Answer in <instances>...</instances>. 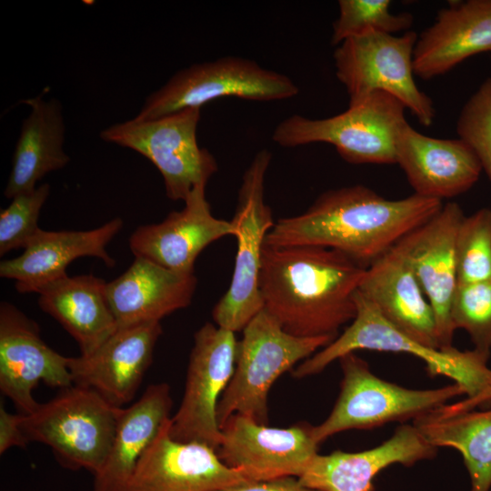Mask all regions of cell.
<instances>
[{
	"instance_id": "6da1fadb",
	"label": "cell",
	"mask_w": 491,
	"mask_h": 491,
	"mask_svg": "<svg viewBox=\"0 0 491 491\" xmlns=\"http://www.w3.org/2000/svg\"><path fill=\"white\" fill-rule=\"evenodd\" d=\"M442 206L415 194L393 200L362 185L344 186L324 192L302 214L277 220L265 245L330 248L367 268Z\"/></svg>"
},
{
	"instance_id": "83f0119b",
	"label": "cell",
	"mask_w": 491,
	"mask_h": 491,
	"mask_svg": "<svg viewBox=\"0 0 491 491\" xmlns=\"http://www.w3.org/2000/svg\"><path fill=\"white\" fill-rule=\"evenodd\" d=\"M413 425L435 447H452L463 457L470 491L491 487V408L458 410L445 404L417 417Z\"/></svg>"
},
{
	"instance_id": "4316f807",
	"label": "cell",
	"mask_w": 491,
	"mask_h": 491,
	"mask_svg": "<svg viewBox=\"0 0 491 491\" xmlns=\"http://www.w3.org/2000/svg\"><path fill=\"white\" fill-rule=\"evenodd\" d=\"M23 102L31 112L23 122L4 191L11 199L33 191L46 174L65 167L70 161L64 150L65 128L59 101L37 96Z\"/></svg>"
},
{
	"instance_id": "4dcf8cb0",
	"label": "cell",
	"mask_w": 491,
	"mask_h": 491,
	"mask_svg": "<svg viewBox=\"0 0 491 491\" xmlns=\"http://www.w3.org/2000/svg\"><path fill=\"white\" fill-rule=\"evenodd\" d=\"M455 329L469 335L475 349L491 350V279L476 283H457L451 307Z\"/></svg>"
},
{
	"instance_id": "cb8c5ba5",
	"label": "cell",
	"mask_w": 491,
	"mask_h": 491,
	"mask_svg": "<svg viewBox=\"0 0 491 491\" xmlns=\"http://www.w3.org/2000/svg\"><path fill=\"white\" fill-rule=\"evenodd\" d=\"M196 284L195 273L175 272L135 257L125 273L107 282L106 296L119 328L160 322L188 306Z\"/></svg>"
},
{
	"instance_id": "836d02e7",
	"label": "cell",
	"mask_w": 491,
	"mask_h": 491,
	"mask_svg": "<svg viewBox=\"0 0 491 491\" xmlns=\"http://www.w3.org/2000/svg\"><path fill=\"white\" fill-rule=\"evenodd\" d=\"M24 415L8 412L0 406V455L14 446L25 447L29 443L23 430Z\"/></svg>"
},
{
	"instance_id": "d590c367",
	"label": "cell",
	"mask_w": 491,
	"mask_h": 491,
	"mask_svg": "<svg viewBox=\"0 0 491 491\" xmlns=\"http://www.w3.org/2000/svg\"><path fill=\"white\" fill-rule=\"evenodd\" d=\"M491 404V389L476 398H466L459 401L460 407L465 410L475 409L479 405Z\"/></svg>"
},
{
	"instance_id": "ac0fdd59",
	"label": "cell",
	"mask_w": 491,
	"mask_h": 491,
	"mask_svg": "<svg viewBox=\"0 0 491 491\" xmlns=\"http://www.w3.org/2000/svg\"><path fill=\"white\" fill-rule=\"evenodd\" d=\"M180 211L156 224L140 225L130 235L135 257H143L167 269L195 273V262L213 242L234 235L230 221L216 218L205 198V185L195 187Z\"/></svg>"
},
{
	"instance_id": "ba28073f",
	"label": "cell",
	"mask_w": 491,
	"mask_h": 491,
	"mask_svg": "<svg viewBox=\"0 0 491 491\" xmlns=\"http://www.w3.org/2000/svg\"><path fill=\"white\" fill-rule=\"evenodd\" d=\"M417 35L400 36L369 32L348 38L334 52L336 75L349 95V105L375 92L399 100L425 126L432 125L435 108L429 96L414 80L413 55Z\"/></svg>"
},
{
	"instance_id": "484cf974",
	"label": "cell",
	"mask_w": 491,
	"mask_h": 491,
	"mask_svg": "<svg viewBox=\"0 0 491 491\" xmlns=\"http://www.w3.org/2000/svg\"><path fill=\"white\" fill-rule=\"evenodd\" d=\"M172 406L170 386L158 383L121 408L109 453L94 475L93 491L126 490L141 456L170 417Z\"/></svg>"
},
{
	"instance_id": "7402d4cb",
	"label": "cell",
	"mask_w": 491,
	"mask_h": 491,
	"mask_svg": "<svg viewBox=\"0 0 491 491\" xmlns=\"http://www.w3.org/2000/svg\"><path fill=\"white\" fill-rule=\"evenodd\" d=\"M358 292L399 331L427 346L441 348L434 309L396 246L366 268Z\"/></svg>"
},
{
	"instance_id": "5b68a950",
	"label": "cell",
	"mask_w": 491,
	"mask_h": 491,
	"mask_svg": "<svg viewBox=\"0 0 491 491\" xmlns=\"http://www.w3.org/2000/svg\"><path fill=\"white\" fill-rule=\"evenodd\" d=\"M405 109L396 97L377 91L331 117L295 114L276 126L272 138L286 147L330 144L350 164H396L397 138L407 124Z\"/></svg>"
},
{
	"instance_id": "603a6c76",
	"label": "cell",
	"mask_w": 491,
	"mask_h": 491,
	"mask_svg": "<svg viewBox=\"0 0 491 491\" xmlns=\"http://www.w3.org/2000/svg\"><path fill=\"white\" fill-rule=\"evenodd\" d=\"M480 53H491V0L456 2L417 37L414 73L428 80Z\"/></svg>"
},
{
	"instance_id": "4fadbf2b",
	"label": "cell",
	"mask_w": 491,
	"mask_h": 491,
	"mask_svg": "<svg viewBox=\"0 0 491 491\" xmlns=\"http://www.w3.org/2000/svg\"><path fill=\"white\" fill-rule=\"evenodd\" d=\"M312 426L269 427L235 414L220 427L222 442L215 451L225 466L240 469L248 481L299 477L318 454Z\"/></svg>"
},
{
	"instance_id": "44dd1931",
	"label": "cell",
	"mask_w": 491,
	"mask_h": 491,
	"mask_svg": "<svg viewBox=\"0 0 491 491\" xmlns=\"http://www.w3.org/2000/svg\"><path fill=\"white\" fill-rule=\"evenodd\" d=\"M123 227V220L115 217L91 230L46 231L40 228L13 259L0 263V276L15 281L19 293H37L43 286L65 276L66 267L82 256H95L108 267H114L115 259L106 246Z\"/></svg>"
},
{
	"instance_id": "30bf717a",
	"label": "cell",
	"mask_w": 491,
	"mask_h": 491,
	"mask_svg": "<svg viewBox=\"0 0 491 491\" xmlns=\"http://www.w3.org/2000/svg\"><path fill=\"white\" fill-rule=\"evenodd\" d=\"M298 92L289 76L253 60L228 55L177 71L145 99L135 118L152 120L186 108H201L224 97L276 101Z\"/></svg>"
},
{
	"instance_id": "2e32d148",
	"label": "cell",
	"mask_w": 491,
	"mask_h": 491,
	"mask_svg": "<svg viewBox=\"0 0 491 491\" xmlns=\"http://www.w3.org/2000/svg\"><path fill=\"white\" fill-rule=\"evenodd\" d=\"M170 425L171 416L144 452L125 491H219L248 482L209 446L173 439Z\"/></svg>"
},
{
	"instance_id": "9a60e30c",
	"label": "cell",
	"mask_w": 491,
	"mask_h": 491,
	"mask_svg": "<svg viewBox=\"0 0 491 491\" xmlns=\"http://www.w3.org/2000/svg\"><path fill=\"white\" fill-rule=\"evenodd\" d=\"M464 217L456 203H446L395 246L415 273L430 302L441 348L452 346L451 307L457 286L456 237Z\"/></svg>"
},
{
	"instance_id": "e575fe53",
	"label": "cell",
	"mask_w": 491,
	"mask_h": 491,
	"mask_svg": "<svg viewBox=\"0 0 491 491\" xmlns=\"http://www.w3.org/2000/svg\"><path fill=\"white\" fill-rule=\"evenodd\" d=\"M219 491H319L304 486L296 476L248 481Z\"/></svg>"
},
{
	"instance_id": "d6a6232c",
	"label": "cell",
	"mask_w": 491,
	"mask_h": 491,
	"mask_svg": "<svg viewBox=\"0 0 491 491\" xmlns=\"http://www.w3.org/2000/svg\"><path fill=\"white\" fill-rule=\"evenodd\" d=\"M459 138L476 155L491 180V75L463 106L456 122Z\"/></svg>"
},
{
	"instance_id": "277c9868",
	"label": "cell",
	"mask_w": 491,
	"mask_h": 491,
	"mask_svg": "<svg viewBox=\"0 0 491 491\" xmlns=\"http://www.w3.org/2000/svg\"><path fill=\"white\" fill-rule=\"evenodd\" d=\"M335 339L290 335L263 308L237 343L235 371L216 408L219 427L235 414L268 425V393L276 380Z\"/></svg>"
},
{
	"instance_id": "8fae6325",
	"label": "cell",
	"mask_w": 491,
	"mask_h": 491,
	"mask_svg": "<svg viewBox=\"0 0 491 491\" xmlns=\"http://www.w3.org/2000/svg\"><path fill=\"white\" fill-rule=\"evenodd\" d=\"M271 153L260 150L244 173L235 213L231 220L237 241L230 286L213 309L216 326L234 333L243 331L263 308L259 274L266 235L274 226L271 208L265 202V180Z\"/></svg>"
},
{
	"instance_id": "1f68e13d",
	"label": "cell",
	"mask_w": 491,
	"mask_h": 491,
	"mask_svg": "<svg viewBox=\"0 0 491 491\" xmlns=\"http://www.w3.org/2000/svg\"><path fill=\"white\" fill-rule=\"evenodd\" d=\"M50 193L49 184H42L31 192L15 195L0 213V256L25 248L40 230L37 222Z\"/></svg>"
},
{
	"instance_id": "d6986e66",
	"label": "cell",
	"mask_w": 491,
	"mask_h": 491,
	"mask_svg": "<svg viewBox=\"0 0 491 491\" xmlns=\"http://www.w3.org/2000/svg\"><path fill=\"white\" fill-rule=\"evenodd\" d=\"M436 451L414 425H402L376 447L317 454L297 478L319 491H373V480L383 469L394 464L413 466L435 457Z\"/></svg>"
},
{
	"instance_id": "7c38bea8",
	"label": "cell",
	"mask_w": 491,
	"mask_h": 491,
	"mask_svg": "<svg viewBox=\"0 0 491 491\" xmlns=\"http://www.w3.org/2000/svg\"><path fill=\"white\" fill-rule=\"evenodd\" d=\"M237 343L234 332L212 323L195 333L184 396L171 416L173 439L219 447L222 433L216 408L235 371Z\"/></svg>"
},
{
	"instance_id": "8992f818",
	"label": "cell",
	"mask_w": 491,
	"mask_h": 491,
	"mask_svg": "<svg viewBox=\"0 0 491 491\" xmlns=\"http://www.w3.org/2000/svg\"><path fill=\"white\" fill-rule=\"evenodd\" d=\"M121 408L72 385L24 415L23 430L29 443L49 446L62 466L95 475L109 453Z\"/></svg>"
},
{
	"instance_id": "f546056e",
	"label": "cell",
	"mask_w": 491,
	"mask_h": 491,
	"mask_svg": "<svg viewBox=\"0 0 491 491\" xmlns=\"http://www.w3.org/2000/svg\"><path fill=\"white\" fill-rule=\"evenodd\" d=\"M457 283L491 279V209L463 217L456 237Z\"/></svg>"
},
{
	"instance_id": "f1b7e54d",
	"label": "cell",
	"mask_w": 491,
	"mask_h": 491,
	"mask_svg": "<svg viewBox=\"0 0 491 491\" xmlns=\"http://www.w3.org/2000/svg\"><path fill=\"white\" fill-rule=\"evenodd\" d=\"M389 0H340L339 14L333 25L331 43L340 45L345 40L369 32L386 34L407 30L413 24L408 13L392 14Z\"/></svg>"
},
{
	"instance_id": "ffe728a7",
	"label": "cell",
	"mask_w": 491,
	"mask_h": 491,
	"mask_svg": "<svg viewBox=\"0 0 491 491\" xmlns=\"http://www.w3.org/2000/svg\"><path fill=\"white\" fill-rule=\"evenodd\" d=\"M396 164L415 195L440 201L466 192L482 171L476 155L462 139L426 136L408 123L397 138Z\"/></svg>"
},
{
	"instance_id": "e0dca14e",
	"label": "cell",
	"mask_w": 491,
	"mask_h": 491,
	"mask_svg": "<svg viewBox=\"0 0 491 491\" xmlns=\"http://www.w3.org/2000/svg\"><path fill=\"white\" fill-rule=\"evenodd\" d=\"M162 332L160 322L119 327L93 354L69 358L73 385L124 407L135 396Z\"/></svg>"
},
{
	"instance_id": "7a4b0ae2",
	"label": "cell",
	"mask_w": 491,
	"mask_h": 491,
	"mask_svg": "<svg viewBox=\"0 0 491 491\" xmlns=\"http://www.w3.org/2000/svg\"><path fill=\"white\" fill-rule=\"evenodd\" d=\"M366 270L334 249L265 245L258 283L264 309L290 335L336 338L356 316Z\"/></svg>"
},
{
	"instance_id": "52a82bcc",
	"label": "cell",
	"mask_w": 491,
	"mask_h": 491,
	"mask_svg": "<svg viewBox=\"0 0 491 491\" xmlns=\"http://www.w3.org/2000/svg\"><path fill=\"white\" fill-rule=\"evenodd\" d=\"M343 372L340 393L329 416L312 435L320 445L350 429H371L391 422L417 417L465 394L457 384L435 389H409L376 376L355 352L339 359Z\"/></svg>"
},
{
	"instance_id": "d4e9b609",
	"label": "cell",
	"mask_w": 491,
	"mask_h": 491,
	"mask_svg": "<svg viewBox=\"0 0 491 491\" xmlns=\"http://www.w3.org/2000/svg\"><path fill=\"white\" fill-rule=\"evenodd\" d=\"M106 284L92 274L67 275L37 292L40 308L73 336L81 356L93 354L118 329Z\"/></svg>"
},
{
	"instance_id": "3957f363",
	"label": "cell",
	"mask_w": 491,
	"mask_h": 491,
	"mask_svg": "<svg viewBox=\"0 0 491 491\" xmlns=\"http://www.w3.org/2000/svg\"><path fill=\"white\" fill-rule=\"evenodd\" d=\"M356 303V314L351 325L329 345L294 368V377L316 375L343 356L366 349L415 356L426 364L432 375L445 376L459 385L467 398L478 397L491 389V369L487 366L489 355L476 349L460 351L453 346H427L386 321L358 291Z\"/></svg>"
},
{
	"instance_id": "9c48e42d",
	"label": "cell",
	"mask_w": 491,
	"mask_h": 491,
	"mask_svg": "<svg viewBox=\"0 0 491 491\" xmlns=\"http://www.w3.org/2000/svg\"><path fill=\"white\" fill-rule=\"evenodd\" d=\"M201 108H186L152 120L135 118L112 125L100 133L107 142L147 158L162 175L165 194L185 201L217 171L214 155L198 145Z\"/></svg>"
},
{
	"instance_id": "5bb4252c",
	"label": "cell",
	"mask_w": 491,
	"mask_h": 491,
	"mask_svg": "<svg viewBox=\"0 0 491 491\" xmlns=\"http://www.w3.org/2000/svg\"><path fill=\"white\" fill-rule=\"evenodd\" d=\"M69 358L42 339L36 323L8 302L0 305V389L29 415L39 406L33 391L39 382L51 387L73 385Z\"/></svg>"
}]
</instances>
